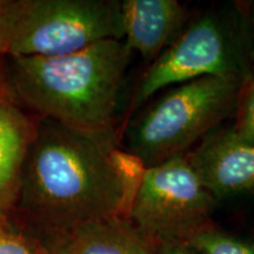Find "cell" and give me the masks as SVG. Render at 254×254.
Returning <instances> with one entry per match:
<instances>
[{"instance_id": "8fae6325", "label": "cell", "mask_w": 254, "mask_h": 254, "mask_svg": "<svg viewBox=\"0 0 254 254\" xmlns=\"http://www.w3.org/2000/svg\"><path fill=\"white\" fill-rule=\"evenodd\" d=\"M182 243L199 254H254V243L233 236L213 222L193 232Z\"/></svg>"}, {"instance_id": "3957f363", "label": "cell", "mask_w": 254, "mask_h": 254, "mask_svg": "<svg viewBox=\"0 0 254 254\" xmlns=\"http://www.w3.org/2000/svg\"><path fill=\"white\" fill-rule=\"evenodd\" d=\"M244 82L204 77L168 91L129 128L126 152L145 168L186 154L236 112Z\"/></svg>"}, {"instance_id": "e0dca14e", "label": "cell", "mask_w": 254, "mask_h": 254, "mask_svg": "<svg viewBox=\"0 0 254 254\" xmlns=\"http://www.w3.org/2000/svg\"><path fill=\"white\" fill-rule=\"evenodd\" d=\"M5 74H4V68L0 66V95L5 93Z\"/></svg>"}, {"instance_id": "5b68a950", "label": "cell", "mask_w": 254, "mask_h": 254, "mask_svg": "<svg viewBox=\"0 0 254 254\" xmlns=\"http://www.w3.org/2000/svg\"><path fill=\"white\" fill-rule=\"evenodd\" d=\"M118 0H23L9 57L71 55L104 40H123Z\"/></svg>"}, {"instance_id": "ac0fdd59", "label": "cell", "mask_w": 254, "mask_h": 254, "mask_svg": "<svg viewBox=\"0 0 254 254\" xmlns=\"http://www.w3.org/2000/svg\"><path fill=\"white\" fill-rule=\"evenodd\" d=\"M249 20L251 23V26L254 28V5L251 6V9L249 12Z\"/></svg>"}, {"instance_id": "ba28073f", "label": "cell", "mask_w": 254, "mask_h": 254, "mask_svg": "<svg viewBox=\"0 0 254 254\" xmlns=\"http://www.w3.org/2000/svg\"><path fill=\"white\" fill-rule=\"evenodd\" d=\"M122 15L127 49L155 60L184 26L187 11L177 0H124Z\"/></svg>"}, {"instance_id": "4fadbf2b", "label": "cell", "mask_w": 254, "mask_h": 254, "mask_svg": "<svg viewBox=\"0 0 254 254\" xmlns=\"http://www.w3.org/2000/svg\"><path fill=\"white\" fill-rule=\"evenodd\" d=\"M236 113L237 122L231 128L241 140L254 145V72L241 86Z\"/></svg>"}, {"instance_id": "8992f818", "label": "cell", "mask_w": 254, "mask_h": 254, "mask_svg": "<svg viewBox=\"0 0 254 254\" xmlns=\"http://www.w3.org/2000/svg\"><path fill=\"white\" fill-rule=\"evenodd\" d=\"M217 202L183 154L145 168L126 217L153 244L184 241L211 224Z\"/></svg>"}, {"instance_id": "30bf717a", "label": "cell", "mask_w": 254, "mask_h": 254, "mask_svg": "<svg viewBox=\"0 0 254 254\" xmlns=\"http://www.w3.org/2000/svg\"><path fill=\"white\" fill-rule=\"evenodd\" d=\"M78 254H155V245L126 215H112L60 233Z\"/></svg>"}, {"instance_id": "9c48e42d", "label": "cell", "mask_w": 254, "mask_h": 254, "mask_svg": "<svg viewBox=\"0 0 254 254\" xmlns=\"http://www.w3.org/2000/svg\"><path fill=\"white\" fill-rule=\"evenodd\" d=\"M37 119L15 104L7 93L0 95V221L14 211L21 172Z\"/></svg>"}, {"instance_id": "6da1fadb", "label": "cell", "mask_w": 254, "mask_h": 254, "mask_svg": "<svg viewBox=\"0 0 254 254\" xmlns=\"http://www.w3.org/2000/svg\"><path fill=\"white\" fill-rule=\"evenodd\" d=\"M144 170L120 147L117 132H85L37 119L14 211L36 234L127 215Z\"/></svg>"}, {"instance_id": "7c38bea8", "label": "cell", "mask_w": 254, "mask_h": 254, "mask_svg": "<svg viewBox=\"0 0 254 254\" xmlns=\"http://www.w3.org/2000/svg\"><path fill=\"white\" fill-rule=\"evenodd\" d=\"M0 254H44L36 234L19 228L9 219L0 221Z\"/></svg>"}, {"instance_id": "9a60e30c", "label": "cell", "mask_w": 254, "mask_h": 254, "mask_svg": "<svg viewBox=\"0 0 254 254\" xmlns=\"http://www.w3.org/2000/svg\"><path fill=\"white\" fill-rule=\"evenodd\" d=\"M36 236L39 238L44 254H78L60 233H40Z\"/></svg>"}, {"instance_id": "5bb4252c", "label": "cell", "mask_w": 254, "mask_h": 254, "mask_svg": "<svg viewBox=\"0 0 254 254\" xmlns=\"http://www.w3.org/2000/svg\"><path fill=\"white\" fill-rule=\"evenodd\" d=\"M23 0H0V56H7Z\"/></svg>"}, {"instance_id": "7a4b0ae2", "label": "cell", "mask_w": 254, "mask_h": 254, "mask_svg": "<svg viewBox=\"0 0 254 254\" xmlns=\"http://www.w3.org/2000/svg\"><path fill=\"white\" fill-rule=\"evenodd\" d=\"M129 56L124 40H104L64 56H6V93L37 119L85 132H117Z\"/></svg>"}, {"instance_id": "277c9868", "label": "cell", "mask_w": 254, "mask_h": 254, "mask_svg": "<svg viewBox=\"0 0 254 254\" xmlns=\"http://www.w3.org/2000/svg\"><path fill=\"white\" fill-rule=\"evenodd\" d=\"M239 33L217 14L199 17L147 69L133 97L131 110L171 85L204 77L246 80L253 73L250 44Z\"/></svg>"}, {"instance_id": "2e32d148", "label": "cell", "mask_w": 254, "mask_h": 254, "mask_svg": "<svg viewBox=\"0 0 254 254\" xmlns=\"http://www.w3.org/2000/svg\"><path fill=\"white\" fill-rule=\"evenodd\" d=\"M155 254H199L182 241H171V243L154 244Z\"/></svg>"}, {"instance_id": "52a82bcc", "label": "cell", "mask_w": 254, "mask_h": 254, "mask_svg": "<svg viewBox=\"0 0 254 254\" xmlns=\"http://www.w3.org/2000/svg\"><path fill=\"white\" fill-rule=\"evenodd\" d=\"M186 155L217 201L254 192V145L238 138L232 128L211 132Z\"/></svg>"}]
</instances>
